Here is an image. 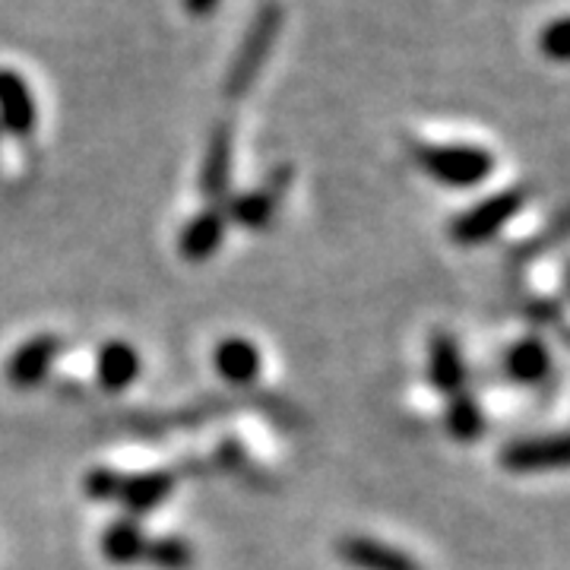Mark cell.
<instances>
[{"instance_id":"cell-1","label":"cell","mask_w":570,"mask_h":570,"mask_svg":"<svg viewBox=\"0 0 570 570\" xmlns=\"http://www.w3.org/2000/svg\"><path fill=\"white\" fill-rule=\"evenodd\" d=\"M279 26H283V10L276 3L261 7V13L250 22L235 61L228 67V77H225V96L228 99H242L247 89L254 86V80L261 77L266 58H269V51L276 45V36H279Z\"/></svg>"},{"instance_id":"cell-2","label":"cell","mask_w":570,"mask_h":570,"mask_svg":"<svg viewBox=\"0 0 570 570\" xmlns=\"http://www.w3.org/2000/svg\"><path fill=\"white\" fill-rule=\"evenodd\" d=\"M419 165L448 187H475L494 171V156L482 146H419Z\"/></svg>"},{"instance_id":"cell-3","label":"cell","mask_w":570,"mask_h":570,"mask_svg":"<svg viewBox=\"0 0 570 570\" xmlns=\"http://www.w3.org/2000/svg\"><path fill=\"white\" fill-rule=\"evenodd\" d=\"M523 204H527V190L523 187H508V190L494 194L489 200L475 204L466 213H460L450 223V238L463 247L482 245V242L494 238L523 209Z\"/></svg>"},{"instance_id":"cell-4","label":"cell","mask_w":570,"mask_h":570,"mask_svg":"<svg viewBox=\"0 0 570 570\" xmlns=\"http://www.w3.org/2000/svg\"><path fill=\"white\" fill-rule=\"evenodd\" d=\"M501 466L508 472H551V469H564L568 463V441L564 434H549V438H523V441H510L501 450Z\"/></svg>"},{"instance_id":"cell-5","label":"cell","mask_w":570,"mask_h":570,"mask_svg":"<svg viewBox=\"0 0 570 570\" xmlns=\"http://www.w3.org/2000/svg\"><path fill=\"white\" fill-rule=\"evenodd\" d=\"M336 554L355 570H422V564L403 549H393L371 535H346L336 542Z\"/></svg>"},{"instance_id":"cell-6","label":"cell","mask_w":570,"mask_h":570,"mask_svg":"<svg viewBox=\"0 0 570 570\" xmlns=\"http://www.w3.org/2000/svg\"><path fill=\"white\" fill-rule=\"evenodd\" d=\"M58 336H51V333H41V336H32V340H26L10 358H7V381L13 384V387L29 390V387H39L41 381L48 377V371L55 365V358H58Z\"/></svg>"},{"instance_id":"cell-7","label":"cell","mask_w":570,"mask_h":570,"mask_svg":"<svg viewBox=\"0 0 570 570\" xmlns=\"http://www.w3.org/2000/svg\"><path fill=\"white\" fill-rule=\"evenodd\" d=\"M0 121L17 137L32 134V127L39 121L32 89L17 70H0Z\"/></svg>"},{"instance_id":"cell-8","label":"cell","mask_w":570,"mask_h":570,"mask_svg":"<svg viewBox=\"0 0 570 570\" xmlns=\"http://www.w3.org/2000/svg\"><path fill=\"white\" fill-rule=\"evenodd\" d=\"M225 213L219 206H209L204 209L200 216H194L190 223L181 228V238H178V254H181L184 261H190V264H204L209 261L219 245H223V235H225Z\"/></svg>"},{"instance_id":"cell-9","label":"cell","mask_w":570,"mask_h":570,"mask_svg":"<svg viewBox=\"0 0 570 570\" xmlns=\"http://www.w3.org/2000/svg\"><path fill=\"white\" fill-rule=\"evenodd\" d=\"M213 365L223 381L235 384V387H247L261 374V348L245 336H225L213 352Z\"/></svg>"},{"instance_id":"cell-10","label":"cell","mask_w":570,"mask_h":570,"mask_svg":"<svg viewBox=\"0 0 570 570\" xmlns=\"http://www.w3.org/2000/svg\"><path fill=\"white\" fill-rule=\"evenodd\" d=\"M228 181H232V130L223 124L209 137L204 171H200V190L206 200L216 206L228 197Z\"/></svg>"},{"instance_id":"cell-11","label":"cell","mask_w":570,"mask_h":570,"mask_svg":"<svg viewBox=\"0 0 570 570\" xmlns=\"http://www.w3.org/2000/svg\"><path fill=\"white\" fill-rule=\"evenodd\" d=\"M428 371H431V384L456 396L463 393V377H466V367H463V355L460 346L450 333H434L431 336V348H428Z\"/></svg>"},{"instance_id":"cell-12","label":"cell","mask_w":570,"mask_h":570,"mask_svg":"<svg viewBox=\"0 0 570 570\" xmlns=\"http://www.w3.org/2000/svg\"><path fill=\"white\" fill-rule=\"evenodd\" d=\"M171 489H175V475L165 472V469L140 472V475H124L118 501H121L124 508L130 510L134 517H142V513H149L153 508H159L165 498L171 494Z\"/></svg>"},{"instance_id":"cell-13","label":"cell","mask_w":570,"mask_h":570,"mask_svg":"<svg viewBox=\"0 0 570 570\" xmlns=\"http://www.w3.org/2000/svg\"><path fill=\"white\" fill-rule=\"evenodd\" d=\"M140 352L124 343V340H115L99 352V362H96V374H99V384H102L108 393H121L127 390L137 377H140Z\"/></svg>"},{"instance_id":"cell-14","label":"cell","mask_w":570,"mask_h":570,"mask_svg":"<svg viewBox=\"0 0 570 570\" xmlns=\"http://www.w3.org/2000/svg\"><path fill=\"white\" fill-rule=\"evenodd\" d=\"M146 535L137 520H118L102 532V554L111 564H137L142 561Z\"/></svg>"},{"instance_id":"cell-15","label":"cell","mask_w":570,"mask_h":570,"mask_svg":"<svg viewBox=\"0 0 570 570\" xmlns=\"http://www.w3.org/2000/svg\"><path fill=\"white\" fill-rule=\"evenodd\" d=\"M551 355L535 336H527L520 343H513L508 352V374L520 384H539L549 374Z\"/></svg>"},{"instance_id":"cell-16","label":"cell","mask_w":570,"mask_h":570,"mask_svg":"<svg viewBox=\"0 0 570 570\" xmlns=\"http://www.w3.org/2000/svg\"><path fill=\"white\" fill-rule=\"evenodd\" d=\"M273 206H276V190L261 187V190H250L245 197H235L225 219L245 225V228H264L273 219Z\"/></svg>"},{"instance_id":"cell-17","label":"cell","mask_w":570,"mask_h":570,"mask_svg":"<svg viewBox=\"0 0 570 570\" xmlns=\"http://www.w3.org/2000/svg\"><path fill=\"white\" fill-rule=\"evenodd\" d=\"M142 561L159 570H187L194 564V549L181 535H159V539H146Z\"/></svg>"},{"instance_id":"cell-18","label":"cell","mask_w":570,"mask_h":570,"mask_svg":"<svg viewBox=\"0 0 570 570\" xmlns=\"http://www.w3.org/2000/svg\"><path fill=\"white\" fill-rule=\"evenodd\" d=\"M448 431L456 438V441H475L482 431H485V415L479 403L469 396V393H456L450 396L448 406Z\"/></svg>"},{"instance_id":"cell-19","label":"cell","mask_w":570,"mask_h":570,"mask_svg":"<svg viewBox=\"0 0 570 570\" xmlns=\"http://www.w3.org/2000/svg\"><path fill=\"white\" fill-rule=\"evenodd\" d=\"M121 485L124 475L111 466H96L82 475V491H86L89 501H118Z\"/></svg>"},{"instance_id":"cell-20","label":"cell","mask_w":570,"mask_h":570,"mask_svg":"<svg viewBox=\"0 0 570 570\" xmlns=\"http://www.w3.org/2000/svg\"><path fill=\"white\" fill-rule=\"evenodd\" d=\"M539 48H542V55L551 58V61H568V20H564V17L551 20L549 26L542 29Z\"/></svg>"},{"instance_id":"cell-21","label":"cell","mask_w":570,"mask_h":570,"mask_svg":"<svg viewBox=\"0 0 570 570\" xmlns=\"http://www.w3.org/2000/svg\"><path fill=\"white\" fill-rule=\"evenodd\" d=\"M219 7V0H184V10L190 17H209Z\"/></svg>"}]
</instances>
